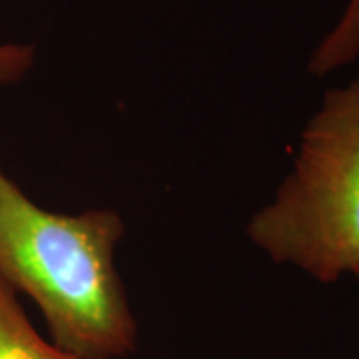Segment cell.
<instances>
[{
  "label": "cell",
  "mask_w": 359,
  "mask_h": 359,
  "mask_svg": "<svg viewBox=\"0 0 359 359\" xmlns=\"http://www.w3.org/2000/svg\"><path fill=\"white\" fill-rule=\"evenodd\" d=\"M359 60V0H347L332 30L316 44L308 58V72L323 78Z\"/></svg>",
  "instance_id": "obj_4"
},
{
  "label": "cell",
  "mask_w": 359,
  "mask_h": 359,
  "mask_svg": "<svg viewBox=\"0 0 359 359\" xmlns=\"http://www.w3.org/2000/svg\"><path fill=\"white\" fill-rule=\"evenodd\" d=\"M122 233L114 210L54 214L0 170V280L39 306L54 344L78 359H120L136 347L114 262Z\"/></svg>",
  "instance_id": "obj_1"
},
{
  "label": "cell",
  "mask_w": 359,
  "mask_h": 359,
  "mask_svg": "<svg viewBox=\"0 0 359 359\" xmlns=\"http://www.w3.org/2000/svg\"><path fill=\"white\" fill-rule=\"evenodd\" d=\"M276 264L335 283L359 271V78L325 90L292 172L248 224Z\"/></svg>",
  "instance_id": "obj_2"
},
{
  "label": "cell",
  "mask_w": 359,
  "mask_h": 359,
  "mask_svg": "<svg viewBox=\"0 0 359 359\" xmlns=\"http://www.w3.org/2000/svg\"><path fill=\"white\" fill-rule=\"evenodd\" d=\"M355 276H358V280H359V271H358V273H355Z\"/></svg>",
  "instance_id": "obj_6"
},
{
  "label": "cell",
  "mask_w": 359,
  "mask_h": 359,
  "mask_svg": "<svg viewBox=\"0 0 359 359\" xmlns=\"http://www.w3.org/2000/svg\"><path fill=\"white\" fill-rule=\"evenodd\" d=\"M0 359H78L36 334L16 299V292L0 280Z\"/></svg>",
  "instance_id": "obj_3"
},
{
  "label": "cell",
  "mask_w": 359,
  "mask_h": 359,
  "mask_svg": "<svg viewBox=\"0 0 359 359\" xmlns=\"http://www.w3.org/2000/svg\"><path fill=\"white\" fill-rule=\"evenodd\" d=\"M36 60L32 44H0V88L14 84L30 72Z\"/></svg>",
  "instance_id": "obj_5"
}]
</instances>
